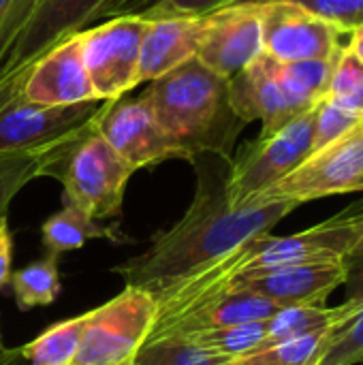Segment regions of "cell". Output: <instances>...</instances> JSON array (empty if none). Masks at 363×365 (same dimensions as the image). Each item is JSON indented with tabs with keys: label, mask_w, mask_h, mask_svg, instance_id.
<instances>
[{
	"label": "cell",
	"mask_w": 363,
	"mask_h": 365,
	"mask_svg": "<svg viewBox=\"0 0 363 365\" xmlns=\"http://www.w3.org/2000/svg\"><path fill=\"white\" fill-rule=\"evenodd\" d=\"M223 163L225 158L212 154L193 158L197 167V192L188 212L171 229L154 235L145 252L113 267V274L126 287L158 293L216 263L255 235L270 233L274 225L297 207L293 201L233 207L225 188L229 169L225 171Z\"/></svg>",
	"instance_id": "obj_1"
},
{
	"label": "cell",
	"mask_w": 363,
	"mask_h": 365,
	"mask_svg": "<svg viewBox=\"0 0 363 365\" xmlns=\"http://www.w3.org/2000/svg\"><path fill=\"white\" fill-rule=\"evenodd\" d=\"M141 96L186 160L193 163L203 154L231 158L233 143L246 124L233 111L229 79L193 58L165 77L150 81Z\"/></svg>",
	"instance_id": "obj_2"
},
{
	"label": "cell",
	"mask_w": 363,
	"mask_h": 365,
	"mask_svg": "<svg viewBox=\"0 0 363 365\" xmlns=\"http://www.w3.org/2000/svg\"><path fill=\"white\" fill-rule=\"evenodd\" d=\"M158 0H36L26 26L0 56V109L21 98L30 66L64 38L98 21L143 15Z\"/></svg>",
	"instance_id": "obj_3"
},
{
	"label": "cell",
	"mask_w": 363,
	"mask_h": 365,
	"mask_svg": "<svg viewBox=\"0 0 363 365\" xmlns=\"http://www.w3.org/2000/svg\"><path fill=\"white\" fill-rule=\"evenodd\" d=\"M133 173L135 169L94 126L64 150L47 178L60 180L64 205H73L86 216L105 222L120 216Z\"/></svg>",
	"instance_id": "obj_4"
},
{
	"label": "cell",
	"mask_w": 363,
	"mask_h": 365,
	"mask_svg": "<svg viewBox=\"0 0 363 365\" xmlns=\"http://www.w3.org/2000/svg\"><path fill=\"white\" fill-rule=\"evenodd\" d=\"M158 321V299L139 287H124L86 317L73 365H135Z\"/></svg>",
	"instance_id": "obj_5"
},
{
	"label": "cell",
	"mask_w": 363,
	"mask_h": 365,
	"mask_svg": "<svg viewBox=\"0 0 363 365\" xmlns=\"http://www.w3.org/2000/svg\"><path fill=\"white\" fill-rule=\"evenodd\" d=\"M317 105L282 126L248 143L227 171V199L233 207L250 205L259 195L287 178L312 154Z\"/></svg>",
	"instance_id": "obj_6"
},
{
	"label": "cell",
	"mask_w": 363,
	"mask_h": 365,
	"mask_svg": "<svg viewBox=\"0 0 363 365\" xmlns=\"http://www.w3.org/2000/svg\"><path fill=\"white\" fill-rule=\"evenodd\" d=\"M363 190V124L351 128L336 141L315 150L287 178L276 182L250 205L270 201H293L297 205Z\"/></svg>",
	"instance_id": "obj_7"
},
{
	"label": "cell",
	"mask_w": 363,
	"mask_h": 365,
	"mask_svg": "<svg viewBox=\"0 0 363 365\" xmlns=\"http://www.w3.org/2000/svg\"><path fill=\"white\" fill-rule=\"evenodd\" d=\"M150 19L122 15L105 19L83 32L81 58L98 101L122 98L139 83L141 43Z\"/></svg>",
	"instance_id": "obj_8"
},
{
	"label": "cell",
	"mask_w": 363,
	"mask_h": 365,
	"mask_svg": "<svg viewBox=\"0 0 363 365\" xmlns=\"http://www.w3.org/2000/svg\"><path fill=\"white\" fill-rule=\"evenodd\" d=\"M103 107L105 101L47 107L21 96L0 109V154L66 145L96 126Z\"/></svg>",
	"instance_id": "obj_9"
},
{
	"label": "cell",
	"mask_w": 363,
	"mask_h": 365,
	"mask_svg": "<svg viewBox=\"0 0 363 365\" xmlns=\"http://www.w3.org/2000/svg\"><path fill=\"white\" fill-rule=\"evenodd\" d=\"M96 130L135 171L173 158L186 160L180 145L163 130L150 103L141 94L135 98L122 96L105 101Z\"/></svg>",
	"instance_id": "obj_10"
},
{
	"label": "cell",
	"mask_w": 363,
	"mask_h": 365,
	"mask_svg": "<svg viewBox=\"0 0 363 365\" xmlns=\"http://www.w3.org/2000/svg\"><path fill=\"white\" fill-rule=\"evenodd\" d=\"M255 4V2H252ZM263 51L278 62L334 60L344 34L293 2H259Z\"/></svg>",
	"instance_id": "obj_11"
},
{
	"label": "cell",
	"mask_w": 363,
	"mask_h": 365,
	"mask_svg": "<svg viewBox=\"0 0 363 365\" xmlns=\"http://www.w3.org/2000/svg\"><path fill=\"white\" fill-rule=\"evenodd\" d=\"M263 53L259 6L237 2L203 17L197 60L216 75L231 79Z\"/></svg>",
	"instance_id": "obj_12"
},
{
	"label": "cell",
	"mask_w": 363,
	"mask_h": 365,
	"mask_svg": "<svg viewBox=\"0 0 363 365\" xmlns=\"http://www.w3.org/2000/svg\"><path fill=\"white\" fill-rule=\"evenodd\" d=\"M229 96L233 111L244 124L261 122V137L280 130L312 109L289 94L276 73V60L265 51L229 79Z\"/></svg>",
	"instance_id": "obj_13"
},
{
	"label": "cell",
	"mask_w": 363,
	"mask_h": 365,
	"mask_svg": "<svg viewBox=\"0 0 363 365\" xmlns=\"http://www.w3.org/2000/svg\"><path fill=\"white\" fill-rule=\"evenodd\" d=\"M21 96L28 103L47 107L98 101L83 66L79 34L64 38L30 66L21 86Z\"/></svg>",
	"instance_id": "obj_14"
},
{
	"label": "cell",
	"mask_w": 363,
	"mask_h": 365,
	"mask_svg": "<svg viewBox=\"0 0 363 365\" xmlns=\"http://www.w3.org/2000/svg\"><path fill=\"white\" fill-rule=\"evenodd\" d=\"M344 282H349V261L297 265L237 278L227 287V291H248L274 302L280 308L325 306L327 297Z\"/></svg>",
	"instance_id": "obj_15"
},
{
	"label": "cell",
	"mask_w": 363,
	"mask_h": 365,
	"mask_svg": "<svg viewBox=\"0 0 363 365\" xmlns=\"http://www.w3.org/2000/svg\"><path fill=\"white\" fill-rule=\"evenodd\" d=\"M203 17L150 19L141 43L139 83H150L197 58Z\"/></svg>",
	"instance_id": "obj_16"
},
{
	"label": "cell",
	"mask_w": 363,
	"mask_h": 365,
	"mask_svg": "<svg viewBox=\"0 0 363 365\" xmlns=\"http://www.w3.org/2000/svg\"><path fill=\"white\" fill-rule=\"evenodd\" d=\"M282 308L276 306L274 302L248 293V291H227L195 310L186 312L165 329L156 331L150 336V340L156 338H169V336H195L201 331H212V329H223V327H233V325H244L252 321H265L278 314Z\"/></svg>",
	"instance_id": "obj_17"
},
{
	"label": "cell",
	"mask_w": 363,
	"mask_h": 365,
	"mask_svg": "<svg viewBox=\"0 0 363 365\" xmlns=\"http://www.w3.org/2000/svg\"><path fill=\"white\" fill-rule=\"evenodd\" d=\"M41 240L47 257H60L83 248L92 240H107L111 244H124L128 237L116 225H103L86 216L73 205H62L60 212L51 214L41 227Z\"/></svg>",
	"instance_id": "obj_18"
},
{
	"label": "cell",
	"mask_w": 363,
	"mask_h": 365,
	"mask_svg": "<svg viewBox=\"0 0 363 365\" xmlns=\"http://www.w3.org/2000/svg\"><path fill=\"white\" fill-rule=\"evenodd\" d=\"M357 306V299L351 295L344 304L336 308L327 306H293V308H282L278 314L267 319V336L261 342V346L255 351H265L274 344H280L285 340L319 334L325 329H332L347 321ZM252 355V353H250Z\"/></svg>",
	"instance_id": "obj_19"
},
{
	"label": "cell",
	"mask_w": 363,
	"mask_h": 365,
	"mask_svg": "<svg viewBox=\"0 0 363 365\" xmlns=\"http://www.w3.org/2000/svg\"><path fill=\"white\" fill-rule=\"evenodd\" d=\"M71 143L36 152L0 154V214H6L15 195H19V190L26 188L32 180L47 178L49 169L58 163Z\"/></svg>",
	"instance_id": "obj_20"
},
{
	"label": "cell",
	"mask_w": 363,
	"mask_h": 365,
	"mask_svg": "<svg viewBox=\"0 0 363 365\" xmlns=\"http://www.w3.org/2000/svg\"><path fill=\"white\" fill-rule=\"evenodd\" d=\"M88 312L64 319L51 327H47L32 342L19 346L26 365H73L77 357V349L81 342L83 325Z\"/></svg>",
	"instance_id": "obj_21"
},
{
	"label": "cell",
	"mask_w": 363,
	"mask_h": 365,
	"mask_svg": "<svg viewBox=\"0 0 363 365\" xmlns=\"http://www.w3.org/2000/svg\"><path fill=\"white\" fill-rule=\"evenodd\" d=\"M9 284L13 289L15 304L21 312L51 306L62 291L58 259L45 257V259L28 263L26 267L11 274Z\"/></svg>",
	"instance_id": "obj_22"
},
{
	"label": "cell",
	"mask_w": 363,
	"mask_h": 365,
	"mask_svg": "<svg viewBox=\"0 0 363 365\" xmlns=\"http://www.w3.org/2000/svg\"><path fill=\"white\" fill-rule=\"evenodd\" d=\"M355 278L363 280V267ZM351 295L357 299V306L347 321L329 331L317 365H359L363 361V282Z\"/></svg>",
	"instance_id": "obj_23"
},
{
	"label": "cell",
	"mask_w": 363,
	"mask_h": 365,
	"mask_svg": "<svg viewBox=\"0 0 363 365\" xmlns=\"http://www.w3.org/2000/svg\"><path fill=\"white\" fill-rule=\"evenodd\" d=\"M231 359L220 357L186 336H169L148 340L139 351L135 365H227Z\"/></svg>",
	"instance_id": "obj_24"
},
{
	"label": "cell",
	"mask_w": 363,
	"mask_h": 365,
	"mask_svg": "<svg viewBox=\"0 0 363 365\" xmlns=\"http://www.w3.org/2000/svg\"><path fill=\"white\" fill-rule=\"evenodd\" d=\"M276 73L293 98H297L306 107H315L327 92L332 60H297V62L276 60Z\"/></svg>",
	"instance_id": "obj_25"
},
{
	"label": "cell",
	"mask_w": 363,
	"mask_h": 365,
	"mask_svg": "<svg viewBox=\"0 0 363 365\" xmlns=\"http://www.w3.org/2000/svg\"><path fill=\"white\" fill-rule=\"evenodd\" d=\"M265 336H267V319L244 323V325H233V327H223V329H212V331H201V334L186 336V338H190L199 346L220 357L235 361L255 353L265 340Z\"/></svg>",
	"instance_id": "obj_26"
},
{
	"label": "cell",
	"mask_w": 363,
	"mask_h": 365,
	"mask_svg": "<svg viewBox=\"0 0 363 365\" xmlns=\"http://www.w3.org/2000/svg\"><path fill=\"white\" fill-rule=\"evenodd\" d=\"M325 96L351 111H363V62L349 45H342L332 60Z\"/></svg>",
	"instance_id": "obj_27"
},
{
	"label": "cell",
	"mask_w": 363,
	"mask_h": 365,
	"mask_svg": "<svg viewBox=\"0 0 363 365\" xmlns=\"http://www.w3.org/2000/svg\"><path fill=\"white\" fill-rule=\"evenodd\" d=\"M332 329L293 338V340H285L265 351L242 357L240 361H244L246 365H317L319 355H321Z\"/></svg>",
	"instance_id": "obj_28"
},
{
	"label": "cell",
	"mask_w": 363,
	"mask_h": 365,
	"mask_svg": "<svg viewBox=\"0 0 363 365\" xmlns=\"http://www.w3.org/2000/svg\"><path fill=\"white\" fill-rule=\"evenodd\" d=\"M362 120V113L351 111L334 101H329L327 96H323L317 103V111H315V141H312V152L321 150L323 145L336 141L338 137H342L344 133H349L351 128H355Z\"/></svg>",
	"instance_id": "obj_29"
},
{
	"label": "cell",
	"mask_w": 363,
	"mask_h": 365,
	"mask_svg": "<svg viewBox=\"0 0 363 365\" xmlns=\"http://www.w3.org/2000/svg\"><path fill=\"white\" fill-rule=\"evenodd\" d=\"M242 2H276V0H242ZM293 2L312 15L329 21L344 34L363 26V0H282Z\"/></svg>",
	"instance_id": "obj_30"
},
{
	"label": "cell",
	"mask_w": 363,
	"mask_h": 365,
	"mask_svg": "<svg viewBox=\"0 0 363 365\" xmlns=\"http://www.w3.org/2000/svg\"><path fill=\"white\" fill-rule=\"evenodd\" d=\"M242 0H158L150 11L141 17L158 19V17H205Z\"/></svg>",
	"instance_id": "obj_31"
},
{
	"label": "cell",
	"mask_w": 363,
	"mask_h": 365,
	"mask_svg": "<svg viewBox=\"0 0 363 365\" xmlns=\"http://www.w3.org/2000/svg\"><path fill=\"white\" fill-rule=\"evenodd\" d=\"M11 263H13V235L9 229L6 214H0V291L11 280Z\"/></svg>",
	"instance_id": "obj_32"
},
{
	"label": "cell",
	"mask_w": 363,
	"mask_h": 365,
	"mask_svg": "<svg viewBox=\"0 0 363 365\" xmlns=\"http://www.w3.org/2000/svg\"><path fill=\"white\" fill-rule=\"evenodd\" d=\"M0 365H26L19 346L17 349H0Z\"/></svg>",
	"instance_id": "obj_33"
},
{
	"label": "cell",
	"mask_w": 363,
	"mask_h": 365,
	"mask_svg": "<svg viewBox=\"0 0 363 365\" xmlns=\"http://www.w3.org/2000/svg\"><path fill=\"white\" fill-rule=\"evenodd\" d=\"M349 47L353 49V53L363 62V26L355 28L353 32H349Z\"/></svg>",
	"instance_id": "obj_34"
},
{
	"label": "cell",
	"mask_w": 363,
	"mask_h": 365,
	"mask_svg": "<svg viewBox=\"0 0 363 365\" xmlns=\"http://www.w3.org/2000/svg\"><path fill=\"white\" fill-rule=\"evenodd\" d=\"M13 2H15V0H0V19H2V17L6 15V11L13 6Z\"/></svg>",
	"instance_id": "obj_35"
},
{
	"label": "cell",
	"mask_w": 363,
	"mask_h": 365,
	"mask_svg": "<svg viewBox=\"0 0 363 365\" xmlns=\"http://www.w3.org/2000/svg\"><path fill=\"white\" fill-rule=\"evenodd\" d=\"M353 257H359V259H363V237H362V242L357 244V248H355ZM353 257H351V259H353Z\"/></svg>",
	"instance_id": "obj_36"
},
{
	"label": "cell",
	"mask_w": 363,
	"mask_h": 365,
	"mask_svg": "<svg viewBox=\"0 0 363 365\" xmlns=\"http://www.w3.org/2000/svg\"><path fill=\"white\" fill-rule=\"evenodd\" d=\"M227 365H246L244 361H240V359H235V361H231V364H227Z\"/></svg>",
	"instance_id": "obj_37"
},
{
	"label": "cell",
	"mask_w": 363,
	"mask_h": 365,
	"mask_svg": "<svg viewBox=\"0 0 363 365\" xmlns=\"http://www.w3.org/2000/svg\"><path fill=\"white\" fill-rule=\"evenodd\" d=\"M362 124H363V111H362Z\"/></svg>",
	"instance_id": "obj_38"
},
{
	"label": "cell",
	"mask_w": 363,
	"mask_h": 365,
	"mask_svg": "<svg viewBox=\"0 0 363 365\" xmlns=\"http://www.w3.org/2000/svg\"><path fill=\"white\" fill-rule=\"evenodd\" d=\"M359 365H363V361H362V364H359Z\"/></svg>",
	"instance_id": "obj_39"
},
{
	"label": "cell",
	"mask_w": 363,
	"mask_h": 365,
	"mask_svg": "<svg viewBox=\"0 0 363 365\" xmlns=\"http://www.w3.org/2000/svg\"><path fill=\"white\" fill-rule=\"evenodd\" d=\"M0 349H2V346H0Z\"/></svg>",
	"instance_id": "obj_40"
}]
</instances>
